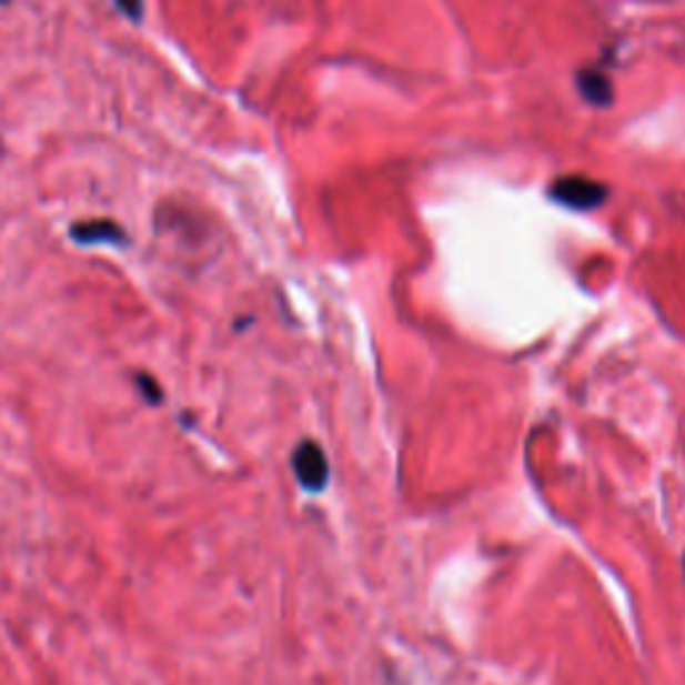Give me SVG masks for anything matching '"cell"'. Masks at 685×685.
Masks as SVG:
<instances>
[{
    "label": "cell",
    "mask_w": 685,
    "mask_h": 685,
    "mask_svg": "<svg viewBox=\"0 0 685 685\" xmlns=\"http://www.w3.org/2000/svg\"><path fill=\"white\" fill-rule=\"evenodd\" d=\"M550 199L576 212H592L608 201V188L584 174H563L550 185Z\"/></svg>",
    "instance_id": "1"
},
{
    "label": "cell",
    "mask_w": 685,
    "mask_h": 685,
    "mask_svg": "<svg viewBox=\"0 0 685 685\" xmlns=\"http://www.w3.org/2000/svg\"><path fill=\"white\" fill-rule=\"evenodd\" d=\"M292 472H295L298 482L305 491L319 493L324 491L330 482V461L316 442L305 440L300 442L295 453H292Z\"/></svg>",
    "instance_id": "2"
},
{
    "label": "cell",
    "mask_w": 685,
    "mask_h": 685,
    "mask_svg": "<svg viewBox=\"0 0 685 685\" xmlns=\"http://www.w3.org/2000/svg\"><path fill=\"white\" fill-rule=\"evenodd\" d=\"M70 236L78 244H127V233L119 223L113 220H83V223H75L70 228Z\"/></svg>",
    "instance_id": "3"
},
{
    "label": "cell",
    "mask_w": 685,
    "mask_h": 685,
    "mask_svg": "<svg viewBox=\"0 0 685 685\" xmlns=\"http://www.w3.org/2000/svg\"><path fill=\"white\" fill-rule=\"evenodd\" d=\"M576 89L586 102L595 108H608L613 104V81L608 73L600 68H584L576 73Z\"/></svg>",
    "instance_id": "4"
},
{
    "label": "cell",
    "mask_w": 685,
    "mask_h": 685,
    "mask_svg": "<svg viewBox=\"0 0 685 685\" xmlns=\"http://www.w3.org/2000/svg\"><path fill=\"white\" fill-rule=\"evenodd\" d=\"M140 386H142V391H145L148 402H153V404L161 402V389H159V383L153 381V377L140 375Z\"/></svg>",
    "instance_id": "5"
},
{
    "label": "cell",
    "mask_w": 685,
    "mask_h": 685,
    "mask_svg": "<svg viewBox=\"0 0 685 685\" xmlns=\"http://www.w3.org/2000/svg\"><path fill=\"white\" fill-rule=\"evenodd\" d=\"M119 3V9L127 14L129 19H134V22H140L142 19V0H115Z\"/></svg>",
    "instance_id": "6"
},
{
    "label": "cell",
    "mask_w": 685,
    "mask_h": 685,
    "mask_svg": "<svg viewBox=\"0 0 685 685\" xmlns=\"http://www.w3.org/2000/svg\"><path fill=\"white\" fill-rule=\"evenodd\" d=\"M0 3H9V0H0Z\"/></svg>",
    "instance_id": "7"
},
{
    "label": "cell",
    "mask_w": 685,
    "mask_h": 685,
    "mask_svg": "<svg viewBox=\"0 0 685 685\" xmlns=\"http://www.w3.org/2000/svg\"><path fill=\"white\" fill-rule=\"evenodd\" d=\"M683 567H685V560H683Z\"/></svg>",
    "instance_id": "8"
}]
</instances>
